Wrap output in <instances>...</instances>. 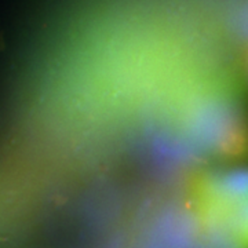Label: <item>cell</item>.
Segmentation results:
<instances>
[{
	"label": "cell",
	"instance_id": "obj_1",
	"mask_svg": "<svg viewBox=\"0 0 248 248\" xmlns=\"http://www.w3.org/2000/svg\"><path fill=\"white\" fill-rule=\"evenodd\" d=\"M210 193L221 208L225 211L232 205L248 199V169L231 170L211 184Z\"/></svg>",
	"mask_w": 248,
	"mask_h": 248
},
{
	"label": "cell",
	"instance_id": "obj_2",
	"mask_svg": "<svg viewBox=\"0 0 248 248\" xmlns=\"http://www.w3.org/2000/svg\"><path fill=\"white\" fill-rule=\"evenodd\" d=\"M226 222L232 233L248 244V199L226 210Z\"/></svg>",
	"mask_w": 248,
	"mask_h": 248
}]
</instances>
